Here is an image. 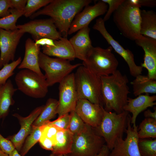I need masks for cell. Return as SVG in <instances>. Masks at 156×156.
Here are the masks:
<instances>
[{"label":"cell","mask_w":156,"mask_h":156,"mask_svg":"<svg viewBox=\"0 0 156 156\" xmlns=\"http://www.w3.org/2000/svg\"><path fill=\"white\" fill-rule=\"evenodd\" d=\"M138 135L139 139L156 138V120L145 118L138 127Z\"/></svg>","instance_id":"83f0119b"},{"label":"cell","mask_w":156,"mask_h":156,"mask_svg":"<svg viewBox=\"0 0 156 156\" xmlns=\"http://www.w3.org/2000/svg\"><path fill=\"white\" fill-rule=\"evenodd\" d=\"M0 156H8V155L3 152L0 148Z\"/></svg>","instance_id":"7dc6e473"},{"label":"cell","mask_w":156,"mask_h":156,"mask_svg":"<svg viewBox=\"0 0 156 156\" xmlns=\"http://www.w3.org/2000/svg\"><path fill=\"white\" fill-rule=\"evenodd\" d=\"M110 46L106 49L93 47L82 64L100 77L111 75L117 70L119 64Z\"/></svg>","instance_id":"8992f818"},{"label":"cell","mask_w":156,"mask_h":156,"mask_svg":"<svg viewBox=\"0 0 156 156\" xmlns=\"http://www.w3.org/2000/svg\"><path fill=\"white\" fill-rule=\"evenodd\" d=\"M8 156H21L20 154L18 151L16 150V149H14L12 152H11L9 155H8Z\"/></svg>","instance_id":"bcb514c9"},{"label":"cell","mask_w":156,"mask_h":156,"mask_svg":"<svg viewBox=\"0 0 156 156\" xmlns=\"http://www.w3.org/2000/svg\"><path fill=\"white\" fill-rule=\"evenodd\" d=\"M140 33L142 36L156 40V13L153 10L140 12Z\"/></svg>","instance_id":"d4e9b609"},{"label":"cell","mask_w":156,"mask_h":156,"mask_svg":"<svg viewBox=\"0 0 156 156\" xmlns=\"http://www.w3.org/2000/svg\"><path fill=\"white\" fill-rule=\"evenodd\" d=\"M125 0H102L108 5L109 8L103 19L105 21L108 20L112 13L117 10Z\"/></svg>","instance_id":"d590c367"},{"label":"cell","mask_w":156,"mask_h":156,"mask_svg":"<svg viewBox=\"0 0 156 156\" xmlns=\"http://www.w3.org/2000/svg\"><path fill=\"white\" fill-rule=\"evenodd\" d=\"M156 100V95L151 96L149 94H140L134 99L128 97L123 110L132 114L131 124L133 125H136V120L138 115L148 107L155 105Z\"/></svg>","instance_id":"ffe728a7"},{"label":"cell","mask_w":156,"mask_h":156,"mask_svg":"<svg viewBox=\"0 0 156 156\" xmlns=\"http://www.w3.org/2000/svg\"><path fill=\"white\" fill-rule=\"evenodd\" d=\"M90 29L88 26L79 30L69 40L74 51L75 58L86 60L87 56L93 47L89 36Z\"/></svg>","instance_id":"d6986e66"},{"label":"cell","mask_w":156,"mask_h":156,"mask_svg":"<svg viewBox=\"0 0 156 156\" xmlns=\"http://www.w3.org/2000/svg\"><path fill=\"white\" fill-rule=\"evenodd\" d=\"M105 141L93 128L88 125L82 132L73 135L71 151L68 156H95L100 151Z\"/></svg>","instance_id":"ba28073f"},{"label":"cell","mask_w":156,"mask_h":156,"mask_svg":"<svg viewBox=\"0 0 156 156\" xmlns=\"http://www.w3.org/2000/svg\"><path fill=\"white\" fill-rule=\"evenodd\" d=\"M59 90L57 114L59 117L75 110L78 99L74 73H72L59 83Z\"/></svg>","instance_id":"8fae6325"},{"label":"cell","mask_w":156,"mask_h":156,"mask_svg":"<svg viewBox=\"0 0 156 156\" xmlns=\"http://www.w3.org/2000/svg\"><path fill=\"white\" fill-rule=\"evenodd\" d=\"M54 40L48 38H42L35 41V42L36 45L42 46H55Z\"/></svg>","instance_id":"7bdbcfd3"},{"label":"cell","mask_w":156,"mask_h":156,"mask_svg":"<svg viewBox=\"0 0 156 156\" xmlns=\"http://www.w3.org/2000/svg\"><path fill=\"white\" fill-rule=\"evenodd\" d=\"M17 27L24 33L31 34L35 41L44 38L58 40L62 37L51 18L31 20Z\"/></svg>","instance_id":"4fadbf2b"},{"label":"cell","mask_w":156,"mask_h":156,"mask_svg":"<svg viewBox=\"0 0 156 156\" xmlns=\"http://www.w3.org/2000/svg\"><path fill=\"white\" fill-rule=\"evenodd\" d=\"M141 7L133 0H125L113 13L116 26L125 37L132 40L142 38L140 33Z\"/></svg>","instance_id":"3957f363"},{"label":"cell","mask_w":156,"mask_h":156,"mask_svg":"<svg viewBox=\"0 0 156 156\" xmlns=\"http://www.w3.org/2000/svg\"><path fill=\"white\" fill-rule=\"evenodd\" d=\"M52 0H27L24 10L23 15L26 17H30L40 8L45 6Z\"/></svg>","instance_id":"836d02e7"},{"label":"cell","mask_w":156,"mask_h":156,"mask_svg":"<svg viewBox=\"0 0 156 156\" xmlns=\"http://www.w3.org/2000/svg\"><path fill=\"white\" fill-rule=\"evenodd\" d=\"M58 101L50 98L47 101L41 112L33 122L32 125L40 127L53 118L57 114Z\"/></svg>","instance_id":"4316f807"},{"label":"cell","mask_w":156,"mask_h":156,"mask_svg":"<svg viewBox=\"0 0 156 156\" xmlns=\"http://www.w3.org/2000/svg\"><path fill=\"white\" fill-rule=\"evenodd\" d=\"M44 106L42 105L35 108L27 117H23L17 113L13 115L18 119L21 128L17 133L8 136L7 138L11 141L18 152H20L25 139L31 132L32 125L41 112Z\"/></svg>","instance_id":"2e32d148"},{"label":"cell","mask_w":156,"mask_h":156,"mask_svg":"<svg viewBox=\"0 0 156 156\" xmlns=\"http://www.w3.org/2000/svg\"><path fill=\"white\" fill-rule=\"evenodd\" d=\"M73 135L68 130L61 129L57 133L52 153L65 155L70 154L72 148Z\"/></svg>","instance_id":"cb8c5ba5"},{"label":"cell","mask_w":156,"mask_h":156,"mask_svg":"<svg viewBox=\"0 0 156 156\" xmlns=\"http://www.w3.org/2000/svg\"><path fill=\"white\" fill-rule=\"evenodd\" d=\"M107 5L99 0L93 5H88L75 16L69 28L68 35H70L86 27L95 18L106 13Z\"/></svg>","instance_id":"9a60e30c"},{"label":"cell","mask_w":156,"mask_h":156,"mask_svg":"<svg viewBox=\"0 0 156 156\" xmlns=\"http://www.w3.org/2000/svg\"><path fill=\"white\" fill-rule=\"evenodd\" d=\"M129 112L124 111L117 114L107 112L104 109L101 122L94 128L96 133L104 139L106 145L111 151L117 139L123 137L127 126Z\"/></svg>","instance_id":"277c9868"},{"label":"cell","mask_w":156,"mask_h":156,"mask_svg":"<svg viewBox=\"0 0 156 156\" xmlns=\"http://www.w3.org/2000/svg\"><path fill=\"white\" fill-rule=\"evenodd\" d=\"M131 84L135 96L143 93H156V80L150 79L147 76L139 75L131 82Z\"/></svg>","instance_id":"484cf974"},{"label":"cell","mask_w":156,"mask_h":156,"mask_svg":"<svg viewBox=\"0 0 156 156\" xmlns=\"http://www.w3.org/2000/svg\"><path fill=\"white\" fill-rule=\"evenodd\" d=\"M24 34L18 29L12 31L0 29V68L14 61L16 48Z\"/></svg>","instance_id":"5bb4252c"},{"label":"cell","mask_w":156,"mask_h":156,"mask_svg":"<svg viewBox=\"0 0 156 156\" xmlns=\"http://www.w3.org/2000/svg\"><path fill=\"white\" fill-rule=\"evenodd\" d=\"M10 14L0 18V29L12 31L17 29L16 22L18 19L23 15L24 11H19L10 9Z\"/></svg>","instance_id":"f1b7e54d"},{"label":"cell","mask_w":156,"mask_h":156,"mask_svg":"<svg viewBox=\"0 0 156 156\" xmlns=\"http://www.w3.org/2000/svg\"><path fill=\"white\" fill-rule=\"evenodd\" d=\"M15 81L17 89L32 98H44L48 91L49 86L44 75L28 69H23L17 73Z\"/></svg>","instance_id":"9c48e42d"},{"label":"cell","mask_w":156,"mask_h":156,"mask_svg":"<svg viewBox=\"0 0 156 156\" xmlns=\"http://www.w3.org/2000/svg\"><path fill=\"white\" fill-rule=\"evenodd\" d=\"M0 148L3 152L8 155L15 149L11 141L7 138H4L0 134Z\"/></svg>","instance_id":"74e56055"},{"label":"cell","mask_w":156,"mask_h":156,"mask_svg":"<svg viewBox=\"0 0 156 156\" xmlns=\"http://www.w3.org/2000/svg\"><path fill=\"white\" fill-rule=\"evenodd\" d=\"M27 0H10V9L24 11Z\"/></svg>","instance_id":"60d3db41"},{"label":"cell","mask_w":156,"mask_h":156,"mask_svg":"<svg viewBox=\"0 0 156 156\" xmlns=\"http://www.w3.org/2000/svg\"><path fill=\"white\" fill-rule=\"evenodd\" d=\"M70 118V114L68 113L58 117L53 121H50L49 122L60 129L68 130Z\"/></svg>","instance_id":"8d00e7d4"},{"label":"cell","mask_w":156,"mask_h":156,"mask_svg":"<svg viewBox=\"0 0 156 156\" xmlns=\"http://www.w3.org/2000/svg\"><path fill=\"white\" fill-rule=\"evenodd\" d=\"M103 107L85 99H78L75 111L87 125L95 128L100 124L104 112Z\"/></svg>","instance_id":"e0dca14e"},{"label":"cell","mask_w":156,"mask_h":156,"mask_svg":"<svg viewBox=\"0 0 156 156\" xmlns=\"http://www.w3.org/2000/svg\"><path fill=\"white\" fill-rule=\"evenodd\" d=\"M138 146L141 156H156V138L139 139Z\"/></svg>","instance_id":"4dcf8cb0"},{"label":"cell","mask_w":156,"mask_h":156,"mask_svg":"<svg viewBox=\"0 0 156 156\" xmlns=\"http://www.w3.org/2000/svg\"><path fill=\"white\" fill-rule=\"evenodd\" d=\"M135 41L144 53V62L141 66L146 69L149 78L156 80V40L143 36Z\"/></svg>","instance_id":"ac0fdd59"},{"label":"cell","mask_w":156,"mask_h":156,"mask_svg":"<svg viewBox=\"0 0 156 156\" xmlns=\"http://www.w3.org/2000/svg\"><path fill=\"white\" fill-rule=\"evenodd\" d=\"M101 95L104 109L117 113L123 111L130 93L128 78L118 70L109 75L101 77Z\"/></svg>","instance_id":"7a4b0ae2"},{"label":"cell","mask_w":156,"mask_h":156,"mask_svg":"<svg viewBox=\"0 0 156 156\" xmlns=\"http://www.w3.org/2000/svg\"><path fill=\"white\" fill-rule=\"evenodd\" d=\"M41 147L46 150L53 151V147L55 144V141L48 138L41 136L39 141Z\"/></svg>","instance_id":"f35d334b"},{"label":"cell","mask_w":156,"mask_h":156,"mask_svg":"<svg viewBox=\"0 0 156 156\" xmlns=\"http://www.w3.org/2000/svg\"><path fill=\"white\" fill-rule=\"evenodd\" d=\"M74 78L78 99H86L103 107L101 77L94 74L82 64L77 68Z\"/></svg>","instance_id":"5b68a950"},{"label":"cell","mask_w":156,"mask_h":156,"mask_svg":"<svg viewBox=\"0 0 156 156\" xmlns=\"http://www.w3.org/2000/svg\"><path fill=\"white\" fill-rule=\"evenodd\" d=\"M110 150L106 144H104L100 152L95 156H110ZM64 156H68L65 155Z\"/></svg>","instance_id":"ee69618b"},{"label":"cell","mask_w":156,"mask_h":156,"mask_svg":"<svg viewBox=\"0 0 156 156\" xmlns=\"http://www.w3.org/2000/svg\"><path fill=\"white\" fill-rule=\"evenodd\" d=\"M10 0H0V17H3L9 15L10 13Z\"/></svg>","instance_id":"ab89813d"},{"label":"cell","mask_w":156,"mask_h":156,"mask_svg":"<svg viewBox=\"0 0 156 156\" xmlns=\"http://www.w3.org/2000/svg\"><path fill=\"white\" fill-rule=\"evenodd\" d=\"M136 3L141 6L154 7L156 6L155 0H133Z\"/></svg>","instance_id":"b9f144b4"},{"label":"cell","mask_w":156,"mask_h":156,"mask_svg":"<svg viewBox=\"0 0 156 156\" xmlns=\"http://www.w3.org/2000/svg\"><path fill=\"white\" fill-rule=\"evenodd\" d=\"M17 90L14 87L10 79L0 86V120L8 115L10 106L14 103L13 96Z\"/></svg>","instance_id":"603a6c76"},{"label":"cell","mask_w":156,"mask_h":156,"mask_svg":"<svg viewBox=\"0 0 156 156\" xmlns=\"http://www.w3.org/2000/svg\"><path fill=\"white\" fill-rule=\"evenodd\" d=\"M154 111L152 112L149 109L145 110L144 113V115L145 118H151L156 120V109L154 108Z\"/></svg>","instance_id":"f6af8a7d"},{"label":"cell","mask_w":156,"mask_h":156,"mask_svg":"<svg viewBox=\"0 0 156 156\" xmlns=\"http://www.w3.org/2000/svg\"><path fill=\"white\" fill-rule=\"evenodd\" d=\"M54 46H46L42 47V52L49 56L68 61L75 58L73 48L67 38L62 37L58 40H54Z\"/></svg>","instance_id":"7402d4cb"},{"label":"cell","mask_w":156,"mask_h":156,"mask_svg":"<svg viewBox=\"0 0 156 156\" xmlns=\"http://www.w3.org/2000/svg\"><path fill=\"white\" fill-rule=\"evenodd\" d=\"M48 121L40 126L41 130V136L54 140L55 143V137L57 132L60 129L50 124Z\"/></svg>","instance_id":"e575fe53"},{"label":"cell","mask_w":156,"mask_h":156,"mask_svg":"<svg viewBox=\"0 0 156 156\" xmlns=\"http://www.w3.org/2000/svg\"><path fill=\"white\" fill-rule=\"evenodd\" d=\"M25 47L24 57L18 66V68L28 69L40 75H44L41 71L38 63L40 46L36 45L33 40L29 38L26 41Z\"/></svg>","instance_id":"44dd1931"},{"label":"cell","mask_w":156,"mask_h":156,"mask_svg":"<svg viewBox=\"0 0 156 156\" xmlns=\"http://www.w3.org/2000/svg\"><path fill=\"white\" fill-rule=\"evenodd\" d=\"M21 57H19L16 60L4 65L0 70V86L4 85L8 78L14 74V71L21 63Z\"/></svg>","instance_id":"d6a6232c"},{"label":"cell","mask_w":156,"mask_h":156,"mask_svg":"<svg viewBox=\"0 0 156 156\" xmlns=\"http://www.w3.org/2000/svg\"><path fill=\"white\" fill-rule=\"evenodd\" d=\"M31 132L25 139L20 152L21 156H25L30 149L39 142L41 135L40 127L32 125Z\"/></svg>","instance_id":"f546056e"},{"label":"cell","mask_w":156,"mask_h":156,"mask_svg":"<svg viewBox=\"0 0 156 156\" xmlns=\"http://www.w3.org/2000/svg\"><path fill=\"white\" fill-rule=\"evenodd\" d=\"M64 156V155H56L52 153L49 156Z\"/></svg>","instance_id":"c3c4849f"},{"label":"cell","mask_w":156,"mask_h":156,"mask_svg":"<svg viewBox=\"0 0 156 156\" xmlns=\"http://www.w3.org/2000/svg\"><path fill=\"white\" fill-rule=\"evenodd\" d=\"M38 63L45 72L44 76L49 86L60 83L72 71L82 64H72L69 61L59 58H53L40 51Z\"/></svg>","instance_id":"52a82bcc"},{"label":"cell","mask_w":156,"mask_h":156,"mask_svg":"<svg viewBox=\"0 0 156 156\" xmlns=\"http://www.w3.org/2000/svg\"><path fill=\"white\" fill-rule=\"evenodd\" d=\"M93 28L99 31L113 49L123 59L128 65L131 76L135 77L142 74L143 68L136 64L132 52L128 49H124L113 38L106 29L103 18H100L97 19Z\"/></svg>","instance_id":"30bf717a"},{"label":"cell","mask_w":156,"mask_h":156,"mask_svg":"<svg viewBox=\"0 0 156 156\" xmlns=\"http://www.w3.org/2000/svg\"><path fill=\"white\" fill-rule=\"evenodd\" d=\"M131 118L129 114L125 132L126 138L123 139L121 137L117 138L110 151V156H141L138 146V126L135 125L132 127Z\"/></svg>","instance_id":"7c38bea8"},{"label":"cell","mask_w":156,"mask_h":156,"mask_svg":"<svg viewBox=\"0 0 156 156\" xmlns=\"http://www.w3.org/2000/svg\"><path fill=\"white\" fill-rule=\"evenodd\" d=\"M70 114V118L68 130L73 135L79 133L86 128L88 125L83 121L75 110Z\"/></svg>","instance_id":"1f68e13d"},{"label":"cell","mask_w":156,"mask_h":156,"mask_svg":"<svg viewBox=\"0 0 156 156\" xmlns=\"http://www.w3.org/2000/svg\"><path fill=\"white\" fill-rule=\"evenodd\" d=\"M92 2L91 0H52L30 17L34 18L41 15L50 16L60 33L63 37L67 38L74 18Z\"/></svg>","instance_id":"6da1fadb"}]
</instances>
